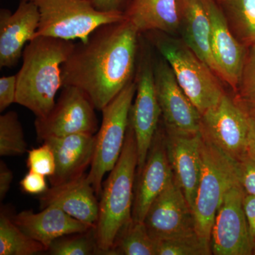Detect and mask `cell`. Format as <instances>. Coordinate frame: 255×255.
Returning <instances> with one entry per match:
<instances>
[{"mask_svg": "<svg viewBox=\"0 0 255 255\" xmlns=\"http://www.w3.org/2000/svg\"><path fill=\"white\" fill-rule=\"evenodd\" d=\"M139 33L126 18L97 28L62 65L63 86L80 89L102 112L132 81Z\"/></svg>", "mask_w": 255, "mask_h": 255, "instance_id": "1", "label": "cell"}, {"mask_svg": "<svg viewBox=\"0 0 255 255\" xmlns=\"http://www.w3.org/2000/svg\"><path fill=\"white\" fill-rule=\"evenodd\" d=\"M73 41L38 36L25 47L23 63L16 74V104L43 118L55 105L63 87L62 65L73 51Z\"/></svg>", "mask_w": 255, "mask_h": 255, "instance_id": "2", "label": "cell"}, {"mask_svg": "<svg viewBox=\"0 0 255 255\" xmlns=\"http://www.w3.org/2000/svg\"><path fill=\"white\" fill-rule=\"evenodd\" d=\"M137 167L136 140L129 123L122 154L105 184H102L98 221L95 229L101 255H112L119 235L132 222Z\"/></svg>", "mask_w": 255, "mask_h": 255, "instance_id": "3", "label": "cell"}, {"mask_svg": "<svg viewBox=\"0 0 255 255\" xmlns=\"http://www.w3.org/2000/svg\"><path fill=\"white\" fill-rule=\"evenodd\" d=\"M201 173L194 213L196 233L211 243L215 217L230 189L240 184L238 162L201 135Z\"/></svg>", "mask_w": 255, "mask_h": 255, "instance_id": "4", "label": "cell"}, {"mask_svg": "<svg viewBox=\"0 0 255 255\" xmlns=\"http://www.w3.org/2000/svg\"><path fill=\"white\" fill-rule=\"evenodd\" d=\"M40 14L36 36L85 42L97 28L125 18L124 13L105 12L92 0H30Z\"/></svg>", "mask_w": 255, "mask_h": 255, "instance_id": "5", "label": "cell"}, {"mask_svg": "<svg viewBox=\"0 0 255 255\" xmlns=\"http://www.w3.org/2000/svg\"><path fill=\"white\" fill-rule=\"evenodd\" d=\"M135 92L136 82L132 80L102 111V124L95 135L93 159L87 176L97 196L102 192L104 177L114 168L123 150Z\"/></svg>", "mask_w": 255, "mask_h": 255, "instance_id": "6", "label": "cell"}, {"mask_svg": "<svg viewBox=\"0 0 255 255\" xmlns=\"http://www.w3.org/2000/svg\"><path fill=\"white\" fill-rule=\"evenodd\" d=\"M155 46L201 115L219 103L225 92L214 72L187 46L164 39L156 41Z\"/></svg>", "mask_w": 255, "mask_h": 255, "instance_id": "7", "label": "cell"}, {"mask_svg": "<svg viewBox=\"0 0 255 255\" xmlns=\"http://www.w3.org/2000/svg\"><path fill=\"white\" fill-rule=\"evenodd\" d=\"M95 107L86 94L78 87L65 85L54 107L43 118L35 121L37 140L73 134L95 135L98 121Z\"/></svg>", "mask_w": 255, "mask_h": 255, "instance_id": "8", "label": "cell"}, {"mask_svg": "<svg viewBox=\"0 0 255 255\" xmlns=\"http://www.w3.org/2000/svg\"><path fill=\"white\" fill-rule=\"evenodd\" d=\"M249 116L229 96L201 115L200 134L231 158L246 157Z\"/></svg>", "mask_w": 255, "mask_h": 255, "instance_id": "9", "label": "cell"}, {"mask_svg": "<svg viewBox=\"0 0 255 255\" xmlns=\"http://www.w3.org/2000/svg\"><path fill=\"white\" fill-rule=\"evenodd\" d=\"M241 184L228 191L215 217L211 248L216 255H251L255 248L250 235Z\"/></svg>", "mask_w": 255, "mask_h": 255, "instance_id": "10", "label": "cell"}, {"mask_svg": "<svg viewBox=\"0 0 255 255\" xmlns=\"http://www.w3.org/2000/svg\"><path fill=\"white\" fill-rule=\"evenodd\" d=\"M156 95L165 124L166 132L195 135L200 132L201 115L179 86L165 60L153 66Z\"/></svg>", "mask_w": 255, "mask_h": 255, "instance_id": "11", "label": "cell"}, {"mask_svg": "<svg viewBox=\"0 0 255 255\" xmlns=\"http://www.w3.org/2000/svg\"><path fill=\"white\" fill-rule=\"evenodd\" d=\"M143 223L155 242L196 232L193 210L174 177L152 203Z\"/></svg>", "mask_w": 255, "mask_h": 255, "instance_id": "12", "label": "cell"}, {"mask_svg": "<svg viewBox=\"0 0 255 255\" xmlns=\"http://www.w3.org/2000/svg\"><path fill=\"white\" fill-rule=\"evenodd\" d=\"M137 75L136 92L130 109L129 123L136 140L138 174L145 163L162 113L156 95L153 66L149 60L142 62Z\"/></svg>", "mask_w": 255, "mask_h": 255, "instance_id": "13", "label": "cell"}, {"mask_svg": "<svg viewBox=\"0 0 255 255\" xmlns=\"http://www.w3.org/2000/svg\"><path fill=\"white\" fill-rule=\"evenodd\" d=\"M211 23V46L218 76L236 91L247 54L246 46L236 39L216 0H201Z\"/></svg>", "mask_w": 255, "mask_h": 255, "instance_id": "14", "label": "cell"}, {"mask_svg": "<svg viewBox=\"0 0 255 255\" xmlns=\"http://www.w3.org/2000/svg\"><path fill=\"white\" fill-rule=\"evenodd\" d=\"M39 23V11L30 0H21L14 12L0 10V68L17 65L27 43L36 36Z\"/></svg>", "mask_w": 255, "mask_h": 255, "instance_id": "15", "label": "cell"}, {"mask_svg": "<svg viewBox=\"0 0 255 255\" xmlns=\"http://www.w3.org/2000/svg\"><path fill=\"white\" fill-rule=\"evenodd\" d=\"M164 135L157 131L146 158L137 174V183L132 206V220L143 222L152 203L174 179Z\"/></svg>", "mask_w": 255, "mask_h": 255, "instance_id": "16", "label": "cell"}, {"mask_svg": "<svg viewBox=\"0 0 255 255\" xmlns=\"http://www.w3.org/2000/svg\"><path fill=\"white\" fill-rule=\"evenodd\" d=\"M164 138L174 179L193 210L201 173L200 132L188 135L166 132Z\"/></svg>", "mask_w": 255, "mask_h": 255, "instance_id": "17", "label": "cell"}, {"mask_svg": "<svg viewBox=\"0 0 255 255\" xmlns=\"http://www.w3.org/2000/svg\"><path fill=\"white\" fill-rule=\"evenodd\" d=\"M13 221L21 231L41 243L46 251L55 240L75 234L85 233L95 228L72 217L58 206H48L41 212L23 211L14 217Z\"/></svg>", "mask_w": 255, "mask_h": 255, "instance_id": "18", "label": "cell"}, {"mask_svg": "<svg viewBox=\"0 0 255 255\" xmlns=\"http://www.w3.org/2000/svg\"><path fill=\"white\" fill-rule=\"evenodd\" d=\"M43 142L48 144L54 152L56 169L49 177L50 185L58 186L82 177L91 166L95 151V135L73 134L49 137Z\"/></svg>", "mask_w": 255, "mask_h": 255, "instance_id": "19", "label": "cell"}, {"mask_svg": "<svg viewBox=\"0 0 255 255\" xmlns=\"http://www.w3.org/2000/svg\"><path fill=\"white\" fill-rule=\"evenodd\" d=\"M86 174L70 182L48 188L39 197L41 209L58 206L72 217L96 227L99 217L97 195Z\"/></svg>", "mask_w": 255, "mask_h": 255, "instance_id": "20", "label": "cell"}, {"mask_svg": "<svg viewBox=\"0 0 255 255\" xmlns=\"http://www.w3.org/2000/svg\"><path fill=\"white\" fill-rule=\"evenodd\" d=\"M184 42L206 66L218 75L211 46V23L201 0H178Z\"/></svg>", "mask_w": 255, "mask_h": 255, "instance_id": "21", "label": "cell"}, {"mask_svg": "<svg viewBox=\"0 0 255 255\" xmlns=\"http://www.w3.org/2000/svg\"><path fill=\"white\" fill-rule=\"evenodd\" d=\"M124 14L139 33H173L180 26L178 0H130Z\"/></svg>", "mask_w": 255, "mask_h": 255, "instance_id": "22", "label": "cell"}, {"mask_svg": "<svg viewBox=\"0 0 255 255\" xmlns=\"http://www.w3.org/2000/svg\"><path fill=\"white\" fill-rule=\"evenodd\" d=\"M228 23L245 46L255 43V0H218Z\"/></svg>", "mask_w": 255, "mask_h": 255, "instance_id": "23", "label": "cell"}, {"mask_svg": "<svg viewBox=\"0 0 255 255\" xmlns=\"http://www.w3.org/2000/svg\"><path fill=\"white\" fill-rule=\"evenodd\" d=\"M46 252L41 243L29 237L15 224L12 218L0 214V255H34Z\"/></svg>", "mask_w": 255, "mask_h": 255, "instance_id": "24", "label": "cell"}, {"mask_svg": "<svg viewBox=\"0 0 255 255\" xmlns=\"http://www.w3.org/2000/svg\"><path fill=\"white\" fill-rule=\"evenodd\" d=\"M112 255H156V242L150 237L143 222H132L117 238Z\"/></svg>", "mask_w": 255, "mask_h": 255, "instance_id": "25", "label": "cell"}, {"mask_svg": "<svg viewBox=\"0 0 255 255\" xmlns=\"http://www.w3.org/2000/svg\"><path fill=\"white\" fill-rule=\"evenodd\" d=\"M18 114L13 111L0 116V155H22L28 151Z\"/></svg>", "mask_w": 255, "mask_h": 255, "instance_id": "26", "label": "cell"}, {"mask_svg": "<svg viewBox=\"0 0 255 255\" xmlns=\"http://www.w3.org/2000/svg\"><path fill=\"white\" fill-rule=\"evenodd\" d=\"M95 229L58 238L50 244L46 252L52 255H101Z\"/></svg>", "mask_w": 255, "mask_h": 255, "instance_id": "27", "label": "cell"}, {"mask_svg": "<svg viewBox=\"0 0 255 255\" xmlns=\"http://www.w3.org/2000/svg\"><path fill=\"white\" fill-rule=\"evenodd\" d=\"M249 47L234 100L249 117H255V43Z\"/></svg>", "mask_w": 255, "mask_h": 255, "instance_id": "28", "label": "cell"}, {"mask_svg": "<svg viewBox=\"0 0 255 255\" xmlns=\"http://www.w3.org/2000/svg\"><path fill=\"white\" fill-rule=\"evenodd\" d=\"M211 243L194 232L156 242V255H209Z\"/></svg>", "mask_w": 255, "mask_h": 255, "instance_id": "29", "label": "cell"}, {"mask_svg": "<svg viewBox=\"0 0 255 255\" xmlns=\"http://www.w3.org/2000/svg\"><path fill=\"white\" fill-rule=\"evenodd\" d=\"M28 169L50 177L54 174L56 162L53 149L46 142L36 148L28 151L27 157Z\"/></svg>", "mask_w": 255, "mask_h": 255, "instance_id": "30", "label": "cell"}, {"mask_svg": "<svg viewBox=\"0 0 255 255\" xmlns=\"http://www.w3.org/2000/svg\"><path fill=\"white\" fill-rule=\"evenodd\" d=\"M240 184L246 194L255 196V161L248 156L238 162Z\"/></svg>", "mask_w": 255, "mask_h": 255, "instance_id": "31", "label": "cell"}, {"mask_svg": "<svg viewBox=\"0 0 255 255\" xmlns=\"http://www.w3.org/2000/svg\"><path fill=\"white\" fill-rule=\"evenodd\" d=\"M16 75L0 78V112L16 104Z\"/></svg>", "mask_w": 255, "mask_h": 255, "instance_id": "32", "label": "cell"}, {"mask_svg": "<svg viewBox=\"0 0 255 255\" xmlns=\"http://www.w3.org/2000/svg\"><path fill=\"white\" fill-rule=\"evenodd\" d=\"M45 176L29 170L20 182L22 191L32 195H41L48 190Z\"/></svg>", "mask_w": 255, "mask_h": 255, "instance_id": "33", "label": "cell"}, {"mask_svg": "<svg viewBox=\"0 0 255 255\" xmlns=\"http://www.w3.org/2000/svg\"><path fill=\"white\" fill-rule=\"evenodd\" d=\"M243 207L255 252V196L246 194L243 199Z\"/></svg>", "mask_w": 255, "mask_h": 255, "instance_id": "34", "label": "cell"}, {"mask_svg": "<svg viewBox=\"0 0 255 255\" xmlns=\"http://www.w3.org/2000/svg\"><path fill=\"white\" fill-rule=\"evenodd\" d=\"M95 7L105 12L124 13L130 0H92Z\"/></svg>", "mask_w": 255, "mask_h": 255, "instance_id": "35", "label": "cell"}, {"mask_svg": "<svg viewBox=\"0 0 255 255\" xmlns=\"http://www.w3.org/2000/svg\"><path fill=\"white\" fill-rule=\"evenodd\" d=\"M14 174L3 161L0 162V199L2 201L9 192Z\"/></svg>", "mask_w": 255, "mask_h": 255, "instance_id": "36", "label": "cell"}, {"mask_svg": "<svg viewBox=\"0 0 255 255\" xmlns=\"http://www.w3.org/2000/svg\"><path fill=\"white\" fill-rule=\"evenodd\" d=\"M246 155L255 161V117H249V130L247 138Z\"/></svg>", "mask_w": 255, "mask_h": 255, "instance_id": "37", "label": "cell"}, {"mask_svg": "<svg viewBox=\"0 0 255 255\" xmlns=\"http://www.w3.org/2000/svg\"><path fill=\"white\" fill-rule=\"evenodd\" d=\"M216 1H218V0H216Z\"/></svg>", "mask_w": 255, "mask_h": 255, "instance_id": "38", "label": "cell"}]
</instances>
